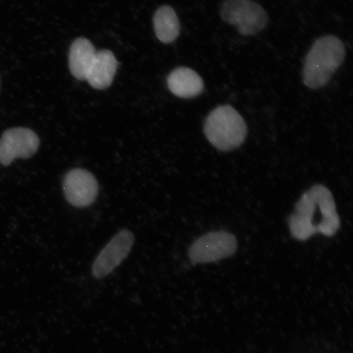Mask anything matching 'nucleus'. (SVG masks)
Segmentation results:
<instances>
[{
  "mask_svg": "<svg viewBox=\"0 0 353 353\" xmlns=\"http://www.w3.org/2000/svg\"><path fill=\"white\" fill-rule=\"evenodd\" d=\"M63 190L66 200L76 207H87L96 200L99 184L90 172L74 169L65 175Z\"/></svg>",
  "mask_w": 353,
  "mask_h": 353,
  "instance_id": "obj_6",
  "label": "nucleus"
},
{
  "mask_svg": "<svg viewBox=\"0 0 353 353\" xmlns=\"http://www.w3.org/2000/svg\"><path fill=\"white\" fill-rule=\"evenodd\" d=\"M167 83L172 94L182 99L195 98L205 88L200 74L188 68L174 70L168 77Z\"/></svg>",
  "mask_w": 353,
  "mask_h": 353,
  "instance_id": "obj_8",
  "label": "nucleus"
},
{
  "mask_svg": "<svg viewBox=\"0 0 353 353\" xmlns=\"http://www.w3.org/2000/svg\"><path fill=\"white\" fill-rule=\"evenodd\" d=\"M204 132L215 148L223 152L236 149L245 142L247 126L240 113L231 105H219L207 117Z\"/></svg>",
  "mask_w": 353,
  "mask_h": 353,
  "instance_id": "obj_2",
  "label": "nucleus"
},
{
  "mask_svg": "<svg viewBox=\"0 0 353 353\" xmlns=\"http://www.w3.org/2000/svg\"><path fill=\"white\" fill-rule=\"evenodd\" d=\"M339 227H341V219H339L338 214H335L322 220L319 226L316 227V231L325 236H332L337 232Z\"/></svg>",
  "mask_w": 353,
  "mask_h": 353,
  "instance_id": "obj_13",
  "label": "nucleus"
},
{
  "mask_svg": "<svg viewBox=\"0 0 353 353\" xmlns=\"http://www.w3.org/2000/svg\"><path fill=\"white\" fill-rule=\"evenodd\" d=\"M290 232L295 239L306 241L317 233L314 225L309 223L307 220L300 217L296 214L290 216L289 219Z\"/></svg>",
  "mask_w": 353,
  "mask_h": 353,
  "instance_id": "obj_12",
  "label": "nucleus"
},
{
  "mask_svg": "<svg viewBox=\"0 0 353 353\" xmlns=\"http://www.w3.org/2000/svg\"><path fill=\"white\" fill-rule=\"evenodd\" d=\"M116 57L109 50L97 52L86 81L96 90H105L113 81L117 70Z\"/></svg>",
  "mask_w": 353,
  "mask_h": 353,
  "instance_id": "obj_9",
  "label": "nucleus"
},
{
  "mask_svg": "<svg viewBox=\"0 0 353 353\" xmlns=\"http://www.w3.org/2000/svg\"><path fill=\"white\" fill-rule=\"evenodd\" d=\"M134 234L122 230L110 241L97 257L92 273L97 278L103 277L112 272L130 254L134 245Z\"/></svg>",
  "mask_w": 353,
  "mask_h": 353,
  "instance_id": "obj_7",
  "label": "nucleus"
},
{
  "mask_svg": "<svg viewBox=\"0 0 353 353\" xmlns=\"http://www.w3.org/2000/svg\"><path fill=\"white\" fill-rule=\"evenodd\" d=\"M220 17L226 23L235 26L244 37L261 32L268 23L267 12L252 0H224Z\"/></svg>",
  "mask_w": 353,
  "mask_h": 353,
  "instance_id": "obj_3",
  "label": "nucleus"
},
{
  "mask_svg": "<svg viewBox=\"0 0 353 353\" xmlns=\"http://www.w3.org/2000/svg\"><path fill=\"white\" fill-rule=\"evenodd\" d=\"M236 249V239L232 234L211 232L193 243L189 250V257L194 263L217 262L230 257Z\"/></svg>",
  "mask_w": 353,
  "mask_h": 353,
  "instance_id": "obj_4",
  "label": "nucleus"
},
{
  "mask_svg": "<svg viewBox=\"0 0 353 353\" xmlns=\"http://www.w3.org/2000/svg\"><path fill=\"white\" fill-rule=\"evenodd\" d=\"M154 32L160 41L173 43L180 34V22L173 8L162 6L153 17Z\"/></svg>",
  "mask_w": 353,
  "mask_h": 353,
  "instance_id": "obj_11",
  "label": "nucleus"
},
{
  "mask_svg": "<svg viewBox=\"0 0 353 353\" xmlns=\"http://www.w3.org/2000/svg\"><path fill=\"white\" fill-rule=\"evenodd\" d=\"M97 52L92 43L85 38L76 39L70 47L69 68L73 77L85 81Z\"/></svg>",
  "mask_w": 353,
  "mask_h": 353,
  "instance_id": "obj_10",
  "label": "nucleus"
},
{
  "mask_svg": "<svg viewBox=\"0 0 353 353\" xmlns=\"http://www.w3.org/2000/svg\"><path fill=\"white\" fill-rule=\"evenodd\" d=\"M39 139L26 128H12L3 132L0 139V163L8 166L17 158L28 159L37 153Z\"/></svg>",
  "mask_w": 353,
  "mask_h": 353,
  "instance_id": "obj_5",
  "label": "nucleus"
},
{
  "mask_svg": "<svg viewBox=\"0 0 353 353\" xmlns=\"http://www.w3.org/2000/svg\"><path fill=\"white\" fill-rule=\"evenodd\" d=\"M345 56V47L341 39L329 34L316 39L304 60V85L310 90H319L327 85Z\"/></svg>",
  "mask_w": 353,
  "mask_h": 353,
  "instance_id": "obj_1",
  "label": "nucleus"
}]
</instances>
